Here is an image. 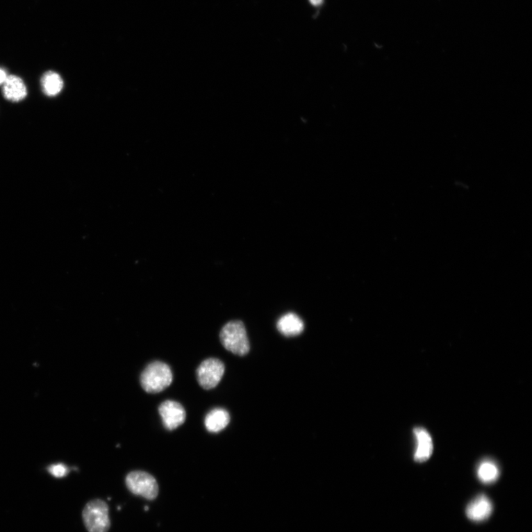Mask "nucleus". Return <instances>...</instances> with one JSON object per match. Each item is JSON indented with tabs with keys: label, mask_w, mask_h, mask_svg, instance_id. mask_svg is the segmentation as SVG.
<instances>
[{
	"label": "nucleus",
	"mask_w": 532,
	"mask_h": 532,
	"mask_svg": "<svg viewBox=\"0 0 532 532\" xmlns=\"http://www.w3.org/2000/svg\"><path fill=\"white\" fill-rule=\"evenodd\" d=\"M49 472L51 475L57 479L64 478L68 473L67 467L63 464H57L51 466L49 468Z\"/></svg>",
	"instance_id": "obj_14"
},
{
	"label": "nucleus",
	"mask_w": 532,
	"mask_h": 532,
	"mask_svg": "<svg viewBox=\"0 0 532 532\" xmlns=\"http://www.w3.org/2000/svg\"><path fill=\"white\" fill-rule=\"evenodd\" d=\"M230 422L229 413L224 409L216 408L208 413L205 418V426L210 433L222 431Z\"/></svg>",
	"instance_id": "obj_11"
},
{
	"label": "nucleus",
	"mask_w": 532,
	"mask_h": 532,
	"mask_svg": "<svg viewBox=\"0 0 532 532\" xmlns=\"http://www.w3.org/2000/svg\"><path fill=\"white\" fill-rule=\"evenodd\" d=\"M414 434L416 439V450L414 458L417 462L426 461L431 457L433 452L432 437L422 427L415 428Z\"/></svg>",
	"instance_id": "obj_8"
},
{
	"label": "nucleus",
	"mask_w": 532,
	"mask_h": 532,
	"mask_svg": "<svg viewBox=\"0 0 532 532\" xmlns=\"http://www.w3.org/2000/svg\"><path fill=\"white\" fill-rule=\"evenodd\" d=\"M276 327L284 336L295 337L303 333L304 323L297 315L288 313L277 322Z\"/></svg>",
	"instance_id": "obj_10"
},
{
	"label": "nucleus",
	"mask_w": 532,
	"mask_h": 532,
	"mask_svg": "<svg viewBox=\"0 0 532 532\" xmlns=\"http://www.w3.org/2000/svg\"><path fill=\"white\" fill-rule=\"evenodd\" d=\"M219 340L225 349L240 356L250 350L249 341L244 324L240 320L230 321L219 333Z\"/></svg>",
	"instance_id": "obj_1"
},
{
	"label": "nucleus",
	"mask_w": 532,
	"mask_h": 532,
	"mask_svg": "<svg viewBox=\"0 0 532 532\" xmlns=\"http://www.w3.org/2000/svg\"><path fill=\"white\" fill-rule=\"evenodd\" d=\"M477 475L482 483L490 484L499 479L500 470L495 462L491 460H484L479 465Z\"/></svg>",
	"instance_id": "obj_13"
},
{
	"label": "nucleus",
	"mask_w": 532,
	"mask_h": 532,
	"mask_svg": "<svg viewBox=\"0 0 532 532\" xmlns=\"http://www.w3.org/2000/svg\"><path fill=\"white\" fill-rule=\"evenodd\" d=\"M225 373V365L218 358H207L197 369L196 375L199 383L205 390L217 386Z\"/></svg>",
	"instance_id": "obj_5"
},
{
	"label": "nucleus",
	"mask_w": 532,
	"mask_h": 532,
	"mask_svg": "<svg viewBox=\"0 0 532 532\" xmlns=\"http://www.w3.org/2000/svg\"><path fill=\"white\" fill-rule=\"evenodd\" d=\"M310 2L314 6H319L323 2V0H310Z\"/></svg>",
	"instance_id": "obj_16"
},
{
	"label": "nucleus",
	"mask_w": 532,
	"mask_h": 532,
	"mask_svg": "<svg viewBox=\"0 0 532 532\" xmlns=\"http://www.w3.org/2000/svg\"><path fill=\"white\" fill-rule=\"evenodd\" d=\"M125 483L127 489L131 493L142 497L147 500L153 501L158 495V483L156 479L148 472H131L126 476Z\"/></svg>",
	"instance_id": "obj_4"
},
{
	"label": "nucleus",
	"mask_w": 532,
	"mask_h": 532,
	"mask_svg": "<svg viewBox=\"0 0 532 532\" xmlns=\"http://www.w3.org/2000/svg\"><path fill=\"white\" fill-rule=\"evenodd\" d=\"M158 412L167 431H174L186 420L187 413L179 402L167 400L160 404Z\"/></svg>",
	"instance_id": "obj_6"
},
{
	"label": "nucleus",
	"mask_w": 532,
	"mask_h": 532,
	"mask_svg": "<svg viewBox=\"0 0 532 532\" xmlns=\"http://www.w3.org/2000/svg\"><path fill=\"white\" fill-rule=\"evenodd\" d=\"M8 76L3 69L0 68V85H3Z\"/></svg>",
	"instance_id": "obj_15"
},
{
	"label": "nucleus",
	"mask_w": 532,
	"mask_h": 532,
	"mask_svg": "<svg viewBox=\"0 0 532 532\" xmlns=\"http://www.w3.org/2000/svg\"><path fill=\"white\" fill-rule=\"evenodd\" d=\"M41 84L44 94L49 97L59 94L64 86L62 77L53 72L45 73L42 77Z\"/></svg>",
	"instance_id": "obj_12"
},
{
	"label": "nucleus",
	"mask_w": 532,
	"mask_h": 532,
	"mask_svg": "<svg viewBox=\"0 0 532 532\" xmlns=\"http://www.w3.org/2000/svg\"><path fill=\"white\" fill-rule=\"evenodd\" d=\"M173 374L170 367L160 361L149 364L140 378L142 388L148 393H158L170 386Z\"/></svg>",
	"instance_id": "obj_2"
},
{
	"label": "nucleus",
	"mask_w": 532,
	"mask_h": 532,
	"mask_svg": "<svg viewBox=\"0 0 532 532\" xmlns=\"http://www.w3.org/2000/svg\"><path fill=\"white\" fill-rule=\"evenodd\" d=\"M3 95L6 99L18 102L27 96V88L22 79L17 76H8L3 84Z\"/></svg>",
	"instance_id": "obj_9"
},
{
	"label": "nucleus",
	"mask_w": 532,
	"mask_h": 532,
	"mask_svg": "<svg viewBox=\"0 0 532 532\" xmlns=\"http://www.w3.org/2000/svg\"><path fill=\"white\" fill-rule=\"evenodd\" d=\"M493 506L491 501L485 494H480L467 507V516L472 522H482L492 515Z\"/></svg>",
	"instance_id": "obj_7"
},
{
	"label": "nucleus",
	"mask_w": 532,
	"mask_h": 532,
	"mask_svg": "<svg viewBox=\"0 0 532 532\" xmlns=\"http://www.w3.org/2000/svg\"><path fill=\"white\" fill-rule=\"evenodd\" d=\"M83 517L89 532H108L110 529L109 507L106 501L95 499L88 502L84 508Z\"/></svg>",
	"instance_id": "obj_3"
}]
</instances>
